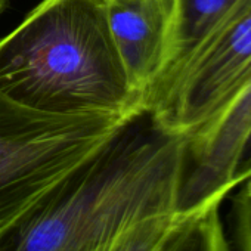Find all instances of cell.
Here are the masks:
<instances>
[{
  "label": "cell",
  "mask_w": 251,
  "mask_h": 251,
  "mask_svg": "<svg viewBox=\"0 0 251 251\" xmlns=\"http://www.w3.org/2000/svg\"><path fill=\"white\" fill-rule=\"evenodd\" d=\"M186 154V138L142 109L0 235V251H92L142 220L179 213Z\"/></svg>",
  "instance_id": "1"
},
{
  "label": "cell",
  "mask_w": 251,
  "mask_h": 251,
  "mask_svg": "<svg viewBox=\"0 0 251 251\" xmlns=\"http://www.w3.org/2000/svg\"><path fill=\"white\" fill-rule=\"evenodd\" d=\"M0 93L55 115L147 108L114 43L106 0H42L0 39Z\"/></svg>",
  "instance_id": "2"
},
{
  "label": "cell",
  "mask_w": 251,
  "mask_h": 251,
  "mask_svg": "<svg viewBox=\"0 0 251 251\" xmlns=\"http://www.w3.org/2000/svg\"><path fill=\"white\" fill-rule=\"evenodd\" d=\"M127 118L46 114L0 93V235L30 213Z\"/></svg>",
  "instance_id": "3"
},
{
  "label": "cell",
  "mask_w": 251,
  "mask_h": 251,
  "mask_svg": "<svg viewBox=\"0 0 251 251\" xmlns=\"http://www.w3.org/2000/svg\"><path fill=\"white\" fill-rule=\"evenodd\" d=\"M251 65V8L207 40L151 92L147 109L158 127L191 136L216 112Z\"/></svg>",
  "instance_id": "4"
},
{
  "label": "cell",
  "mask_w": 251,
  "mask_h": 251,
  "mask_svg": "<svg viewBox=\"0 0 251 251\" xmlns=\"http://www.w3.org/2000/svg\"><path fill=\"white\" fill-rule=\"evenodd\" d=\"M251 130V65L232 86L216 112L186 138V170L179 213L223 202L235 191L233 177Z\"/></svg>",
  "instance_id": "5"
},
{
  "label": "cell",
  "mask_w": 251,
  "mask_h": 251,
  "mask_svg": "<svg viewBox=\"0 0 251 251\" xmlns=\"http://www.w3.org/2000/svg\"><path fill=\"white\" fill-rule=\"evenodd\" d=\"M106 12L124 68L147 102L172 59L177 0H106Z\"/></svg>",
  "instance_id": "6"
},
{
  "label": "cell",
  "mask_w": 251,
  "mask_h": 251,
  "mask_svg": "<svg viewBox=\"0 0 251 251\" xmlns=\"http://www.w3.org/2000/svg\"><path fill=\"white\" fill-rule=\"evenodd\" d=\"M250 8L251 0H177L172 59L161 80L176 71L207 40Z\"/></svg>",
  "instance_id": "7"
},
{
  "label": "cell",
  "mask_w": 251,
  "mask_h": 251,
  "mask_svg": "<svg viewBox=\"0 0 251 251\" xmlns=\"http://www.w3.org/2000/svg\"><path fill=\"white\" fill-rule=\"evenodd\" d=\"M220 202L185 213L155 251H232L220 217Z\"/></svg>",
  "instance_id": "8"
},
{
  "label": "cell",
  "mask_w": 251,
  "mask_h": 251,
  "mask_svg": "<svg viewBox=\"0 0 251 251\" xmlns=\"http://www.w3.org/2000/svg\"><path fill=\"white\" fill-rule=\"evenodd\" d=\"M183 216L175 213L142 220L92 251H155Z\"/></svg>",
  "instance_id": "9"
},
{
  "label": "cell",
  "mask_w": 251,
  "mask_h": 251,
  "mask_svg": "<svg viewBox=\"0 0 251 251\" xmlns=\"http://www.w3.org/2000/svg\"><path fill=\"white\" fill-rule=\"evenodd\" d=\"M232 251H251V200L236 191L232 200Z\"/></svg>",
  "instance_id": "10"
},
{
  "label": "cell",
  "mask_w": 251,
  "mask_h": 251,
  "mask_svg": "<svg viewBox=\"0 0 251 251\" xmlns=\"http://www.w3.org/2000/svg\"><path fill=\"white\" fill-rule=\"evenodd\" d=\"M251 176V130L244 142V147L241 150L236 170H235V177H233V186L235 189L247 179Z\"/></svg>",
  "instance_id": "11"
},
{
  "label": "cell",
  "mask_w": 251,
  "mask_h": 251,
  "mask_svg": "<svg viewBox=\"0 0 251 251\" xmlns=\"http://www.w3.org/2000/svg\"><path fill=\"white\" fill-rule=\"evenodd\" d=\"M2 3H3V2H2V0H0V8H2Z\"/></svg>",
  "instance_id": "12"
}]
</instances>
